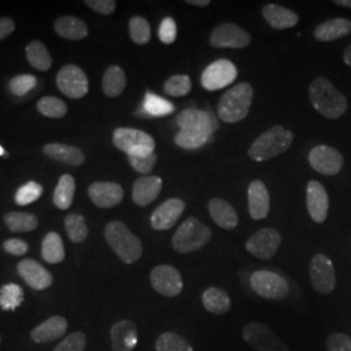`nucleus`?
Listing matches in <instances>:
<instances>
[{
    "label": "nucleus",
    "instance_id": "6e6552de",
    "mask_svg": "<svg viewBox=\"0 0 351 351\" xmlns=\"http://www.w3.org/2000/svg\"><path fill=\"white\" fill-rule=\"evenodd\" d=\"M251 289L267 300H282L289 294L288 281L272 271H256L250 277Z\"/></svg>",
    "mask_w": 351,
    "mask_h": 351
},
{
    "label": "nucleus",
    "instance_id": "7ed1b4c3",
    "mask_svg": "<svg viewBox=\"0 0 351 351\" xmlns=\"http://www.w3.org/2000/svg\"><path fill=\"white\" fill-rule=\"evenodd\" d=\"M293 133L284 126L276 125L254 141L249 150V156L254 162H265L285 152L293 143Z\"/></svg>",
    "mask_w": 351,
    "mask_h": 351
},
{
    "label": "nucleus",
    "instance_id": "864d4df0",
    "mask_svg": "<svg viewBox=\"0 0 351 351\" xmlns=\"http://www.w3.org/2000/svg\"><path fill=\"white\" fill-rule=\"evenodd\" d=\"M14 23L8 17H0V40L8 37L14 32Z\"/></svg>",
    "mask_w": 351,
    "mask_h": 351
},
{
    "label": "nucleus",
    "instance_id": "f8f14e48",
    "mask_svg": "<svg viewBox=\"0 0 351 351\" xmlns=\"http://www.w3.org/2000/svg\"><path fill=\"white\" fill-rule=\"evenodd\" d=\"M237 78V68L236 65L226 60L220 59L213 64H210L202 73V86L208 90L215 91L219 88H224L234 82Z\"/></svg>",
    "mask_w": 351,
    "mask_h": 351
},
{
    "label": "nucleus",
    "instance_id": "58836bf2",
    "mask_svg": "<svg viewBox=\"0 0 351 351\" xmlns=\"http://www.w3.org/2000/svg\"><path fill=\"white\" fill-rule=\"evenodd\" d=\"M24 302V290L17 284H7L0 289V307L4 311H14Z\"/></svg>",
    "mask_w": 351,
    "mask_h": 351
},
{
    "label": "nucleus",
    "instance_id": "aec40b11",
    "mask_svg": "<svg viewBox=\"0 0 351 351\" xmlns=\"http://www.w3.org/2000/svg\"><path fill=\"white\" fill-rule=\"evenodd\" d=\"M112 351H133L138 343L137 326L132 320H120L111 328Z\"/></svg>",
    "mask_w": 351,
    "mask_h": 351
},
{
    "label": "nucleus",
    "instance_id": "7c9ffc66",
    "mask_svg": "<svg viewBox=\"0 0 351 351\" xmlns=\"http://www.w3.org/2000/svg\"><path fill=\"white\" fill-rule=\"evenodd\" d=\"M101 86L103 93L108 98L119 97L126 88V75L123 68H120L119 65H111L110 68H107L103 75Z\"/></svg>",
    "mask_w": 351,
    "mask_h": 351
},
{
    "label": "nucleus",
    "instance_id": "a878e982",
    "mask_svg": "<svg viewBox=\"0 0 351 351\" xmlns=\"http://www.w3.org/2000/svg\"><path fill=\"white\" fill-rule=\"evenodd\" d=\"M208 211L216 226L226 230H232L239 226V215L228 202L213 198L208 202Z\"/></svg>",
    "mask_w": 351,
    "mask_h": 351
},
{
    "label": "nucleus",
    "instance_id": "a19ab883",
    "mask_svg": "<svg viewBox=\"0 0 351 351\" xmlns=\"http://www.w3.org/2000/svg\"><path fill=\"white\" fill-rule=\"evenodd\" d=\"M37 107L39 112L50 119H62L68 112V107H66L65 101L56 98V97L42 98L40 101H38Z\"/></svg>",
    "mask_w": 351,
    "mask_h": 351
},
{
    "label": "nucleus",
    "instance_id": "1a4fd4ad",
    "mask_svg": "<svg viewBox=\"0 0 351 351\" xmlns=\"http://www.w3.org/2000/svg\"><path fill=\"white\" fill-rule=\"evenodd\" d=\"M56 85L64 95L80 99L88 91V80L85 72L77 65H65L56 75Z\"/></svg>",
    "mask_w": 351,
    "mask_h": 351
},
{
    "label": "nucleus",
    "instance_id": "49530a36",
    "mask_svg": "<svg viewBox=\"0 0 351 351\" xmlns=\"http://www.w3.org/2000/svg\"><path fill=\"white\" fill-rule=\"evenodd\" d=\"M86 348V336L82 332H75L60 343L56 345L53 351H84Z\"/></svg>",
    "mask_w": 351,
    "mask_h": 351
},
{
    "label": "nucleus",
    "instance_id": "72a5a7b5",
    "mask_svg": "<svg viewBox=\"0 0 351 351\" xmlns=\"http://www.w3.org/2000/svg\"><path fill=\"white\" fill-rule=\"evenodd\" d=\"M75 181L71 175L60 177L59 184L53 193V203L60 210H68L72 206L75 197Z\"/></svg>",
    "mask_w": 351,
    "mask_h": 351
},
{
    "label": "nucleus",
    "instance_id": "f03ea898",
    "mask_svg": "<svg viewBox=\"0 0 351 351\" xmlns=\"http://www.w3.org/2000/svg\"><path fill=\"white\" fill-rule=\"evenodd\" d=\"M104 236L116 255L125 264L136 263L143 254L141 239L134 236L121 221H111L106 226Z\"/></svg>",
    "mask_w": 351,
    "mask_h": 351
},
{
    "label": "nucleus",
    "instance_id": "4c0bfd02",
    "mask_svg": "<svg viewBox=\"0 0 351 351\" xmlns=\"http://www.w3.org/2000/svg\"><path fill=\"white\" fill-rule=\"evenodd\" d=\"M65 230L69 239L75 243H81L88 239V229L85 221V217L82 215L71 213L64 220Z\"/></svg>",
    "mask_w": 351,
    "mask_h": 351
},
{
    "label": "nucleus",
    "instance_id": "c85d7f7f",
    "mask_svg": "<svg viewBox=\"0 0 351 351\" xmlns=\"http://www.w3.org/2000/svg\"><path fill=\"white\" fill-rule=\"evenodd\" d=\"M203 307L213 315H224L230 310L232 301L226 290L220 288L206 289L202 294Z\"/></svg>",
    "mask_w": 351,
    "mask_h": 351
},
{
    "label": "nucleus",
    "instance_id": "79ce46f5",
    "mask_svg": "<svg viewBox=\"0 0 351 351\" xmlns=\"http://www.w3.org/2000/svg\"><path fill=\"white\" fill-rule=\"evenodd\" d=\"M129 33H130L132 40L134 43L139 45V46L147 45L150 42V24L143 17L134 16L133 19H130V21H129Z\"/></svg>",
    "mask_w": 351,
    "mask_h": 351
},
{
    "label": "nucleus",
    "instance_id": "a211bd4d",
    "mask_svg": "<svg viewBox=\"0 0 351 351\" xmlns=\"http://www.w3.org/2000/svg\"><path fill=\"white\" fill-rule=\"evenodd\" d=\"M88 197L97 207L111 208L124 198V189L114 182H94L88 188Z\"/></svg>",
    "mask_w": 351,
    "mask_h": 351
},
{
    "label": "nucleus",
    "instance_id": "f704fd0d",
    "mask_svg": "<svg viewBox=\"0 0 351 351\" xmlns=\"http://www.w3.org/2000/svg\"><path fill=\"white\" fill-rule=\"evenodd\" d=\"M213 133L204 132V130H198V129H186L181 130L176 136V145L184 150H194L199 149L204 143L208 142L211 138Z\"/></svg>",
    "mask_w": 351,
    "mask_h": 351
},
{
    "label": "nucleus",
    "instance_id": "b1692460",
    "mask_svg": "<svg viewBox=\"0 0 351 351\" xmlns=\"http://www.w3.org/2000/svg\"><path fill=\"white\" fill-rule=\"evenodd\" d=\"M177 125L180 126L181 130L186 129H198L204 130L208 133H213L216 129V123L213 116L206 111H201L197 108H190L180 113L176 119Z\"/></svg>",
    "mask_w": 351,
    "mask_h": 351
},
{
    "label": "nucleus",
    "instance_id": "412c9836",
    "mask_svg": "<svg viewBox=\"0 0 351 351\" xmlns=\"http://www.w3.org/2000/svg\"><path fill=\"white\" fill-rule=\"evenodd\" d=\"M162 186L163 181L158 176L139 177L133 185V201L139 207H146L159 197Z\"/></svg>",
    "mask_w": 351,
    "mask_h": 351
},
{
    "label": "nucleus",
    "instance_id": "5701e85b",
    "mask_svg": "<svg viewBox=\"0 0 351 351\" xmlns=\"http://www.w3.org/2000/svg\"><path fill=\"white\" fill-rule=\"evenodd\" d=\"M68 329V322L63 316H51L46 322L36 326L30 337L37 343L52 342L55 339H62Z\"/></svg>",
    "mask_w": 351,
    "mask_h": 351
},
{
    "label": "nucleus",
    "instance_id": "3c124183",
    "mask_svg": "<svg viewBox=\"0 0 351 351\" xmlns=\"http://www.w3.org/2000/svg\"><path fill=\"white\" fill-rule=\"evenodd\" d=\"M85 4L88 8L103 16H108L116 10V1L113 0H86Z\"/></svg>",
    "mask_w": 351,
    "mask_h": 351
},
{
    "label": "nucleus",
    "instance_id": "473e14b6",
    "mask_svg": "<svg viewBox=\"0 0 351 351\" xmlns=\"http://www.w3.org/2000/svg\"><path fill=\"white\" fill-rule=\"evenodd\" d=\"M26 59L33 68L40 72L49 71L52 65L50 52L39 40H33L26 46Z\"/></svg>",
    "mask_w": 351,
    "mask_h": 351
},
{
    "label": "nucleus",
    "instance_id": "ea45409f",
    "mask_svg": "<svg viewBox=\"0 0 351 351\" xmlns=\"http://www.w3.org/2000/svg\"><path fill=\"white\" fill-rule=\"evenodd\" d=\"M156 351H194L188 339L173 332H165L160 335L156 343Z\"/></svg>",
    "mask_w": 351,
    "mask_h": 351
},
{
    "label": "nucleus",
    "instance_id": "4d7b16f0",
    "mask_svg": "<svg viewBox=\"0 0 351 351\" xmlns=\"http://www.w3.org/2000/svg\"><path fill=\"white\" fill-rule=\"evenodd\" d=\"M337 5H342L346 8H351V0H336L335 1Z\"/></svg>",
    "mask_w": 351,
    "mask_h": 351
},
{
    "label": "nucleus",
    "instance_id": "5fc2aeb1",
    "mask_svg": "<svg viewBox=\"0 0 351 351\" xmlns=\"http://www.w3.org/2000/svg\"><path fill=\"white\" fill-rule=\"evenodd\" d=\"M186 3L188 4H191V5H197V7H207V5H210V0H186Z\"/></svg>",
    "mask_w": 351,
    "mask_h": 351
},
{
    "label": "nucleus",
    "instance_id": "9b49d317",
    "mask_svg": "<svg viewBox=\"0 0 351 351\" xmlns=\"http://www.w3.org/2000/svg\"><path fill=\"white\" fill-rule=\"evenodd\" d=\"M310 280L315 290L328 295L336 288V272L332 261L324 254H316L310 263Z\"/></svg>",
    "mask_w": 351,
    "mask_h": 351
},
{
    "label": "nucleus",
    "instance_id": "dca6fc26",
    "mask_svg": "<svg viewBox=\"0 0 351 351\" xmlns=\"http://www.w3.org/2000/svg\"><path fill=\"white\" fill-rule=\"evenodd\" d=\"M185 211V202L172 198L162 203L151 215V226L155 230H168L175 226Z\"/></svg>",
    "mask_w": 351,
    "mask_h": 351
},
{
    "label": "nucleus",
    "instance_id": "603ef678",
    "mask_svg": "<svg viewBox=\"0 0 351 351\" xmlns=\"http://www.w3.org/2000/svg\"><path fill=\"white\" fill-rule=\"evenodd\" d=\"M3 247H4V250L7 251L8 254L14 255V256L25 255L27 250H29V246H27V243H26L25 241L19 239H7V241L3 243Z\"/></svg>",
    "mask_w": 351,
    "mask_h": 351
},
{
    "label": "nucleus",
    "instance_id": "6ab92c4d",
    "mask_svg": "<svg viewBox=\"0 0 351 351\" xmlns=\"http://www.w3.org/2000/svg\"><path fill=\"white\" fill-rule=\"evenodd\" d=\"M17 271L30 288L45 290L52 285V275L43 265H40L33 259L21 261L17 264Z\"/></svg>",
    "mask_w": 351,
    "mask_h": 351
},
{
    "label": "nucleus",
    "instance_id": "39448f33",
    "mask_svg": "<svg viewBox=\"0 0 351 351\" xmlns=\"http://www.w3.org/2000/svg\"><path fill=\"white\" fill-rule=\"evenodd\" d=\"M211 230L204 226L198 219L189 217L172 237V247L180 254H189L194 251L201 250L211 239Z\"/></svg>",
    "mask_w": 351,
    "mask_h": 351
},
{
    "label": "nucleus",
    "instance_id": "a18cd8bd",
    "mask_svg": "<svg viewBox=\"0 0 351 351\" xmlns=\"http://www.w3.org/2000/svg\"><path fill=\"white\" fill-rule=\"evenodd\" d=\"M37 86V78L32 75H16L10 82V88L16 97H24Z\"/></svg>",
    "mask_w": 351,
    "mask_h": 351
},
{
    "label": "nucleus",
    "instance_id": "f257e3e1",
    "mask_svg": "<svg viewBox=\"0 0 351 351\" xmlns=\"http://www.w3.org/2000/svg\"><path fill=\"white\" fill-rule=\"evenodd\" d=\"M308 97L315 110L329 120L339 119L348 110L346 98L324 77L313 81L308 88Z\"/></svg>",
    "mask_w": 351,
    "mask_h": 351
},
{
    "label": "nucleus",
    "instance_id": "e433bc0d",
    "mask_svg": "<svg viewBox=\"0 0 351 351\" xmlns=\"http://www.w3.org/2000/svg\"><path fill=\"white\" fill-rule=\"evenodd\" d=\"M4 221L10 230L14 233L32 232L38 226V219L36 215L27 213H11L4 216Z\"/></svg>",
    "mask_w": 351,
    "mask_h": 351
},
{
    "label": "nucleus",
    "instance_id": "f3484780",
    "mask_svg": "<svg viewBox=\"0 0 351 351\" xmlns=\"http://www.w3.org/2000/svg\"><path fill=\"white\" fill-rule=\"evenodd\" d=\"M307 210L315 223L322 224L326 220L329 198L326 190L319 181H310L307 184Z\"/></svg>",
    "mask_w": 351,
    "mask_h": 351
},
{
    "label": "nucleus",
    "instance_id": "2eb2a0df",
    "mask_svg": "<svg viewBox=\"0 0 351 351\" xmlns=\"http://www.w3.org/2000/svg\"><path fill=\"white\" fill-rule=\"evenodd\" d=\"M308 162L316 172L322 175L335 176L339 173L343 167V156L339 150L320 145L310 151Z\"/></svg>",
    "mask_w": 351,
    "mask_h": 351
},
{
    "label": "nucleus",
    "instance_id": "4468645a",
    "mask_svg": "<svg viewBox=\"0 0 351 351\" xmlns=\"http://www.w3.org/2000/svg\"><path fill=\"white\" fill-rule=\"evenodd\" d=\"M281 241L282 239L278 230L272 228H263L247 239L246 250L249 251L251 255L267 261L276 255Z\"/></svg>",
    "mask_w": 351,
    "mask_h": 351
},
{
    "label": "nucleus",
    "instance_id": "cd10ccee",
    "mask_svg": "<svg viewBox=\"0 0 351 351\" xmlns=\"http://www.w3.org/2000/svg\"><path fill=\"white\" fill-rule=\"evenodd\" d=\"M351 33V21L346 19H333L315 29L314 37L319 42H330Z\"/></svg>",
    "mask_w": 351,
    "mask_h": 351
},
{
    "label": "nucleus",
    "instance_id": "09e8293b",
    "mask_svg": "<svg viewBox=\"0 0 351 351\" xmlns=\"http://www.w3.org/2000/svg\"><path fill=\"white\" fill-rule=\"evenodd\" d=\"M328 351H351V337L345 333H332L326 339Z\"/></svg>",
    "mask_w": 351,
    "mask_h": 351
},
{
    "label": "nucleus",
    "instance_id": "4be33fe9",
    "mask_svg": "<svg viewBox=\"0 0 351 351\" xmlns=\"http://www.w3.org/2000/svg\"><path fill=\"white\" fill-rule=\"evenodd\" d=\"M249 213L254 220H263L271 210L269 193L262 181H252L249 185Z\"/></svg>",
    "mask_w": 351,
    "mask_h": 351
},
{
    "label": "nucleus",
    "instance_id": "c9c22d12",
    "mask_svg": "<svg viewBox=\"0 0 351 351\" xmlns=\"http://www.w3.org/2000/svg\"><path fill=\"white\" fill-rule=\"evenodd\" d=\"M142 111L145 112L143 116H146V117H160V116H165V114L173 112L175 106L162 97H158L152 93H147L145 95Z\"/></svg>",
    "mask_w": 351,
    "mask_h": 351
},
{
    "label": "nucleus",
    "instance_id": "37998d69",
    "mask_svg": "<svg viewBox=\"0 0 351 351\" xmlns=\"http://www.w3.org/2000/svg\"><path fill=\"white\" fill-rule=\"evenodd\" d=\"M191 91V80L189 75H177L168 78L164 84V93L169 97H185Z\"/></svg>",
    "mask_w": 351,
    "mask_h": 351
},
{
    "label": "nucleus",
    "instance_id": "bb28decb",
    "mask_svg": "<svg viewBox=\"0 0 351 351\" xmlns=\"http://www.w3.org/2000/svg\"><path fill=\"white\" fill-rule=\"evenodd\" d=\"M43 151L49 158L58 162H63L75 167L85 163L84 152L75 146L63 145V143H49L43 147Z\"/></svg>",
    "mask_w": 351,
    "mask_h": 351
},
{
    "label": "nucleus",
    "instance_id": "13d9d810",
    "mask_svg": "<svg viewBox=\"0 0 351 351\" xmlns=\"http://www.w3.org/2000/svg\"><path fill=\"white\" fill-rule=\"evenodd\" d=\"M1 155H4V150H3V147L0 146V156H1Z\"/></svg>",
    "mask_w": 351,
    "mask_h": 351
},
{
    "label": "nucleus",
    "instance_id": "423d86ee",
    "mask_svg": "<svg viewBox=\"0 0 351 351\" xmlns=\"http://www.w3.org/2000/svg\"><path fill=\"white\" fill-rule=\"evenodd\" d=\"M113 145L126 155H149L155 150V141L150 134L130 128H119L113 132Z\"/></svg>",
    "mask_w": 351,
    "mask_h": 351
},
{
    "label": "nucleus",
    "instance_id": "ddd939ff",
    "mask_svg": "<svg viewBox=\"0 0 351 351\" xmlns=\"http://www.w3.org/2000/svg\"><path fill=\"white\" fill-rule=\"evenodd\" d=\"M251 37L241 26L226 23L216 26L210 38V43L216 49H243L250 45Z\"/></svg>",
    "mask_w": 351,
    "mask_h": 351
},
{
    "label": "nucleus",
    "instance_id": "de8ad7c7",
    "mask_svg": "<svg viewBox=\"0 0 351 351\" xmlns=\"http://www.w3.org/2000/svg\"><path fill=\"white\" fill-rule=\"evenodd\" d=\"M129 159V163L130 165L139 172V173H143V175H147L149 172L152 171L154 165L156 163V155L152 152L149 155H138V156H134V155H129L128 156Z\"/></svg>",
    "mask_w": 351,
    "mask_h": 351
},
{
    "label": "nucleus",
    "instance_id": "393cba45",
    "mask_svg": "<svg viewBox=\"0 0 351 351\" xmlns=\"http://www.w3.org/2000/svg\"><path fill=\"white\" fill-rule=\"evenodd\" d=\"M265 21L277 30H284V29H290L293 26L297 25L300 21L298 14L282 5L277 4H267L264 5L262 10Z\"/></svg>",
    "mask_w": 351,
    "mask_h": 351
},
{
    "label": "nucleus",
    "instance_id": "9d476101",
    "mask_svg": "<svg viewBox=\"0 0 351 351\" xmlns=\"http://www.w3.org/2000/svg\"><path fill=\"white\" fill-rule=\"evenodd\" d=\"M150 281L155 291L168 298L180 295L184 289L181 274L177 268L168 264L155 267L151 271Z\"/></svg>",
    "mask_w": 351,
    "mask_h": 351
},
{
    "label": "nucleus",
    "instance_id": "6e6d98bb",
    "mask_svg": "<svg viewBox=\"0 0 351 351\" xmlns=\"http://www.w3.org/2000/svg\"><path fill=\"white\" fill-rule=\"evenodd\" d=\"M343 62H345V64H348L349 66H351V45L346 49L345 53H343Z\"/></svg>",
    "mask_w": 351,
    "mask_h": 351
},
{
    "label": "nucleus",
    "instance_id": "0eeeda50",
    "mask_svg": "<svg viewBox=\"0 0 351 351\" xmlns=\"http://www.w3.org/2000/svg\"><path fill=\"white\" fill-rule=\"evenodd\" d=\"M246 343L256 351H290L274 329L263 323H250L242 330Z\"/></svg>",
    "mask_w": 351,
    "mask_h": 351
},
{
    "label": "nucleus",
    "instance_id": "2f4dec72",
    "mask_svg": "<svg viewBox=\"0 0 351 351\" xmlns=\"http://www.w3.org/2000/svg\"><path fill=\"white\" fill-rule=\"evenodd\" d=\"M42 258L50 264L62 263L65 258L62 237L56 232H50L42 242Z\"/></svg>",
    "mask_w": 351,
    "mask_h": 351
},
{
    "label": "nucleus",
    "instance_id": "c756f323",
    "mask_svg": "<svg viewBox=\"0 0 351 351\" xmlns=\"http://www.w3.org/2000/svg\"><path fill=\"white\" fill-rule=\"evenodd\" d=\"M55 30L60 37L72 40H80L88 37V29L86 24L73 16H64L55 21Z\"/></svg>",
    "mask_w": 351,
    "mask_h": 351
},
{
    "label": "nucleus",
    "instance_id": "20e7f679",
    "mask_svg": "<svg viewBox=\"0 0 351 351\" xmlns=\"http://www.w3.org/2000/svg\"><path fill=\"white\" fill-rule=\"evenodd\" d=\"M254 90L247 82H241L224 93L219 101L217 112L220 120L228 124H234L243 120L250 111Z\"/></svg>",
    "mask_w": 351,
    "mask_h": 351
},
{
    "label": "nucleus",
    "instance_id": "8fccbe9b",
    "mask_svg": "<svg viewBox=\"0 0 351 351\" xmlns=\"http://www.w3.org/2000/svg\"><path fill=\"white\" fill-rule=\"evenodd\" d=\"M177 37V25H176L175 20L171 17L164 19L159 27V38L160 40L165 45H171L173 43Z\"/></svg>",
    "mask_w": 351,
    "mask_h": 351
},
{
    "label": "nucleus",
    "instance_id": "c03bdc74",
    "mask_svg": "<svg viewBox=\"0 0 351 351\" xmlns=\"http://www.w3.org/2000/svg\"><path fill=\"white\" fill-rule=\"evenodd\" d=\"M42 193H43V188L36 181H30L17 190L14 201L19 206H26V204L38 201L40 198Z\"/></svg>",
    "mask_w": 351,
    "mask_h": 351
}]
</instances>
